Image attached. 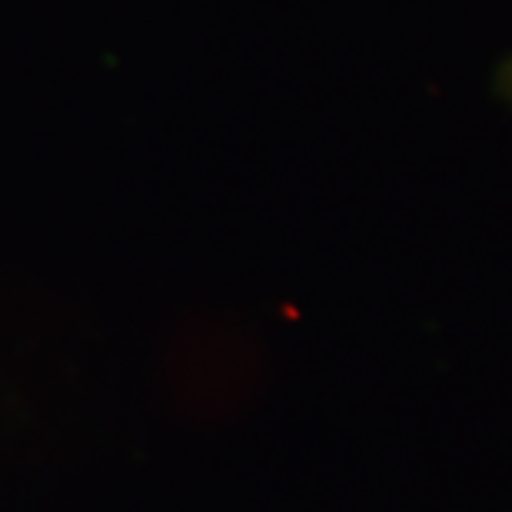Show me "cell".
Segmentation results:
<instances>
[{"instance_id":"cell-1","label":"cell","mask_w":512,"mask_h":512,"mask_svg":"<svg viewBox=\"0 0 512 512\" xmlns=\"http://www.w3.org/2000/svg\"><path fill=\"white\" fill-rule=\"evenodd\" d=\"M509 84H512V67H509Z\"/></svg>"}]
</instances>
